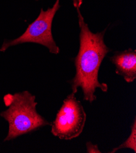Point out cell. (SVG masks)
Here are the masks:
<instances>
[{
    "label": "cell",
    "mask_w": 136,
    "mask_h": 153,
    "mask_svg": "<svg viewBox=\"0 0 136 153\" xmlns=\"http://www.w3.org/2000/svg\"><path fill=\"white\" fill-rule=\"evenodd\" d=\"M80 29V48L74 58L76 74L70 81L72 93L75 94L81 88L83 99L92 103L97 100V88L107 91L108 86L98 81V72L103 59L111 50L106 45L104 36L106 29L100 33H93L85 22L80 8H77Z\"/></svg>",
    "instance_id": "cell-1"
},
{
    "label": "cell",
    "mask_w": 136,
    "mask_h": 153,
    "mask_svg": "<svg viewBox=\"0 0 136 153\" xmlns=\"http://www.w3.org/2000/svg\"><path fill=\"white\" fill-rule=\"evenodd\" d=\"M3 101L7 109L0 113V116L9 124L4 142L50 125L37 112L36 96L27 90L13 94H7L4 96Z\"/></svg>",
    "instance_id": "cell-2"
},
{
    "label": "cell",
    "mask_w": 136,
    "mask_h": 153,
    "mask_svg": "<svg viewBox=\"0 0 136 153\" xmlns=\"http://www.w3.org/2000/svg\"><path fill=\"white\" fill-rule=\"evenodd\" d=\"M60 6L59 0H56L52 7L47 10L41 9L38 17L29 24L25 32L16 39H5L0 48V51L4 52L9 47L25 43H34L47 47L51 54H58L60 49L57 47L52 34V23L54 15Z\"/></svg>",
    "instance_id": "cell-3"
},
{
    "label": "cell",
    "mask_w": 136,
    "mask_h": 153,
    "mask_svg": "<svg viewBox=\"0 0 136 153\" xmlns=\"http://www.w3.org/2000/svg\"><path fill=\"white\" fill-rule=\"evenodd\" d=\"M71 93L64 100L52 122L51 133L62 140L77 138L82 132L86 121V113L81 104Z\"/></svg>",
    "instance_id": "cell-4"
},
{
    "label": "cell",
    "mask_w": 136,
    "mask_h": 153,
    "mask_svg": "<svg viewBox=\"0 0 136 153\" xmlns=\"http://www.w3.org/2000/svg\"><path fill=\"white\" fill-rule=\"evenodd\" d=\"M115 67V73L122 76L129 83L136 79V51L129 48L123 51L115 52L110 57Z\"/></svg>",
    "instance_id": "cell-5"
},
{
    "label": "cell",
    "mask_w": 136,
    "mask_h": 153,
    "mask_svg": "<svg viewBox=\"0 0 136 153\" xmlns=\"http://www.w3.org/2000/svg\"><path fill=\"white\" fill-rule=\"evenodd\" d=\"M129 148L134 151V152H136V120L134 118V123L131 126V132L128 138L118 147L114 148L111 152L114 153L117 151Z\"/></svg>",
    "instance_id": "cell-6"
},
{
    "label": "cell",
    "mask_w": 136,
    "mask_h": 153,
    "mask_svg": "<svg viewBox=\"0 0 136 153\" xmlns=\"http://www.w3.org/2000/svg\"><path fill=\"white\" fill-rule=\"evenodd\" d=\"M86 147H87V152L92 153V152H101L97 145H94L90 142H88L86 143Z\"/></svg>",
    "instance_id": "cell-7"
},
{
    "label": "cell",
    "mask_w": 136,
    "mask_h": 153,
    "mask_svg": "<svg viewBox=\"0 0 136 153\" xmlns=\"http://www.w3.org/2000/svg\"><path fill=\"white\" fill-rule=\"evenodd\" d=\"M74 6L77 8H80L81 4H82V0H73Z\"/></svg>",
    "instance_id": "cell-8"
},
{
    "label": "cell",
    "mask_w": 136,
    "mask_h": 153,
    "mask_svg": "<svg viewBox=\"0 0 136 153\" xmlns=\"http://www.w3.org/2000/svg\"><path fill=\"white\" fill-rule=\"evenodd\" d=\"M36 1H39V0H36Z\"/></svg>",
    "instance_id": "cell-9"
}]
</instances>
